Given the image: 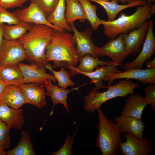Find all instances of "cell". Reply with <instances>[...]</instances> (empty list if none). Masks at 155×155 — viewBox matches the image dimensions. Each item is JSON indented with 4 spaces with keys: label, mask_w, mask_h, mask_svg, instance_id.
I'll use <instances>...</instances> for the list:
<instances>
[{
    "label": "cell",
    "mask_w": 155,
    "mask_h": 155,
    "mask_svg": "<svg viewBox=\"0 0 155 155\" xmlns=\"http://www.w3.org/2000/svg\"><path fill=\"white\" fill-rule=\"evenodd\" d=\"M75 45L72 34L54 30L45 51L46 62L53 61L54 68L65 67L72 72L80 60Z\"/></svg>",
    "instance_id": "1"
},
{
    "label": "cell",
    "mask_w": 155,
    "mask_h": 155,
    "mask_svg": "<svg viewBox=\"0 0 155 155\" xmlns=\"http://www.w3.org/2000/svg\"><path fill=\"white\" fill-rule=\"evenodd\" d=\"M54 30L46 25L32 24L29 30L17 40L24 49L26 60L31 64L45 67L48 63L45 51Z\"/></svg>",
    "instance_id": "2"
},
{
    "label": "cell",
    "mask_w": 155,
    "mask_h": 155,
    "mask_svg": "<svg viewBox=\"0 0 155 155\" xmlns=\"http://www.w3.org/2000/svg\"><path fill=\"white\" fill-rule=\"evenodd\" d=\"M151 5L147 3L138 7L132 14L127 16L122 13L118 18L113 20H100L104 34L109 38L113 39L121 34L127 33L138 28L150 17Z\"/></svg>",
    "instance_id": "3"
},
{
    "label": "cell",
    "mask_w": 155,
    "mask_h": 155,
    "mask_svg": "<svg viewBox=\"0 0 155 155\" xmlns=\"http://www.w3.org/2000/svg\"><path fill=\"white\" fill-rule=\"evenodd\" d=\"M97 110L99 122L96 125L98 133L95 145L102 155H118L123 131L116 123L107 118L100 108Z\"/></svg>",
    "instance_id": "4"
},
{
    "label": "cell",
    "mask_w": 155,
    "mask_h": 155,
    "mask_svg": "<svg viewBox=\"0 0 155 155\" xmlns=\"http://www.w3.org/2000/svg\"><path fill=\"white\" fill-rule=\"evenodd\" d=\"M141 88L139 84L126 79L119 81L113 86H108V90L103 92L92 89L84 98V109L86 111L92 113L108 100L117 97H126L129 94H134L135 88Z\"/></svg>",
    "instance_id": "5"
},
{
    "label": "cell",
    "mask_w": 155,
    "mask_h": 155,
    "mask_svg": "<svg viewBox=\"0 0 155 155\" xmlns=\"http://www.w3.org/2000/svg\"><path fill=\"white\" fill-rule=\"evenodd\" d=\"M26 59L24 49L17 40L3 39L0 46V66L17 65Z\"/></svg>",
    "instance_id": "6"
},
{
    "label": "cell",
    "mask_w": 155,
    "mask_h": 155,
    "mask_svg": "<svg viewBox=\"0 0 155 155\" xmlns=\"http://www.w3.org/2000/svg\"><path fill=\"white\" fill-rule=\"evenodd\" d=\"M124 142L121 143L119 152L122 155H150L151 143L145 138L138 139L128 133L123 132Z\"/></svg>",
    "instance_id": "7"
},
{
    "label": "cell",
    "mask_w": 155,
    "mask_h": 155,
    "mask_svg": "<svg viewBox=\"0 0 155 155\" xmlns=\"http://www.w3.org/2000/svg\"><path fill=\"white\" fill-rule=\"evenodd\" d=\"M69 25L73 32V36L76 45V49L80 60L84 55L88 54L94 57L98 58L99 47L95 45L92 40V29L88 28L84 31L80 32L76 28L74 23Z\"/></svg>",
    "instance_id": "8"
},
{
    "label": "cell",
    "mask_w": 155,
    "mask_h": 155,
    "mask_svg": "<svg viewBox=\"0 0 155 155\" xmlns=\"http://www.w3.org/2000/svg\"><path fill=\"white\" fill-rule=\"evenodd\" d=\"M132 79L137 80L143 85L148 83H155V68L145 69L133 68L124 71L114 73L105 76L103 80L108 81V84L111 85L117 79Z\"/></svg>",
    "instance_id": "9"
},
{
    "label": "cell",
    "mask_w": 155,
    "mask_h": 155,
    "mask_svg": "<svg viewBox=\"0 0 155 155\" xmlns=\"http://www.w3.org/2000/svg\"><path fill=\"white\" fill-rule=\"evenodd\" d=\"M150 21V19H148L139 28L129 33L122 34L125 50L129 55L136 56L140 51L147 33Z\"/></svg>",
    "instance_id": "10"
},
{
    "label": "cell",
    "mask_w": 155,
    "mask_h": 155,
    "mask_svg": "<svg viewBox=\"0 0 155 155\" xmlns=\"http://www.w3.org/2000/svg\"><path fill=\"white\" fill-rule=\"evenodd\" d=\"M153 22L152 20L150 19L147 33L140 54L133 61L123 65L125 70L133 68L142 69L146 61L149 60L153 54L155 50V37Z\"/></svg>",
    "instance_id": "11"
},
{
    "label": "cell",
    "mask_w": 155,
    "mask_h": 155,
    "mask_svg": "<svg viewBox=\"0 0 155 155\" xmlns=\"http://www.w3.org/2000/svg\"><path fill=\"white\" fill-rule=\"evenodd\" d=\"M98 57L106 56L117 66H123L122 62L129 55L126 52L123 42L122 34L116 38L111 39L103 46L99 48Z\"/></svg>",
    "instance_id": "12"
},
{
    "label": "cell",
    "mask_w": 155,
    "mask_h": 155,
    "mask_svg": "<svg viewBox=\"0 0 155 155\" xmlns=\"http://www.w3.org/2000/svg\"><path fill=\"white\" fill-rule=\"evenodd\" d=\"M30 1L28 7L14 11L18 20L20 21L31 24L46 25L52 28L55 30L59 31L49 22L44 13L38 5L33 1Z\"/></svg>",
    "instance_id": "13"
},
{
    "label": "cell",
    "mask_w": 155,
    "mask_h": 155,
    "mask_svg": "<svg viewBox=\"0 0 155 155\" xmlns=\"http://www.w3.org/2000/svg\"><path fill=\"white\" fill-rule=\"evenodd\" d=\"M23 94L26 104L40 108L47 104L44 87L41 83H22L18 86Z\"/></svg>",
    "instance_id": "14"
},
{
    "label": "cell",
    "mask_w": 155,
    "mask_h": 155,
    "mask_svg": "<svg viewBox=\"0 0 155 155\" xmlns=\"http://www.w3.org/2000/svg\"><path fill=\"white\" fill-rule=\"evenodd\" d=\"M18 65L20 69L24 78V83H37L42 84L50 80L54 83L56 80L53 75L46 73V68L34 64L28 65L22 63Z\"/></svg>",
    "instance_id": "15"
},
{
    "label": "cell",
    "mask_w": 155,
    "mask_h": 155,
    "mask_svg": "<svg viewBox=\"0 0 155 155\" xmlns=\"http://www.w3.org/2000/svg\"><path fill=\"white\" fill-rule=\"evenodd\" d=\"M0 120L10 128L20 130L25 122L23 110L12 108L0 101Z\"/></svg>",
    "instance_id": "16"
},
{
    "label": "cell",
    "mask_w": 155,
    "mask_h": 155,
    "mask_svg": "<svg viewBox=\"0 0 155 155\" xmlns=\"http://www.w3.org/2000/svg\"><path fill=\"white\" fill-rule=\"evenodd\" d=\"M114 121L123 132L129 133L138 139L143 138V134L146 127L141 119L121 115L119 117L117 116Z\"/></svg>",
    "instance_id": "17"
},
{
    "label": "cell",
    "mask_w": 155,
    "mask_h": 155,
    "mask_svg": "<svg viewBox=\"0 0 155 155\" xmlns=\"http://www.w3.org/2000/svg\"><path fill=\"white\" fill-rule=\"evenodd\" d=\"M148 104L145 98L138 94H131L126 100L122 107L121 115L133 117L141 119L145 107Z\"/></svg>",
    "instance_id": "18"
},
{
    "label": "cell",
    "mask_w": 155,
    "mask_h": 155,
    "mask_svg": "<svg viewBox=\"0 0 155 155\" xmlns=\"http://www.w3.org/2000/svg\"><path fill=\"white\" fill-rule=\"evenodd\" d=\"M86 84L87 83L83 84L80 86L74 88L70 90L60 88L58 86L54 85L53 84L52 81L50 80H46L42 84L46 89V95L51 98L54 106L59 103L62 104L70 115L67 102L68 94L72 90H78L80 87Z\"/></svg>",
    "instance_id": "19"
},
{
    "label": "cell",
    "mask_w": 155,
    "mask_h": 155,
    "mask_svg": "<svg viewBox=\"0 0 155 155\" xmlns=\"http://www.w3.org/2000/svg\"><path fill=\"white\" fill-rule=\"evenodd\" d=\"M117 65L113 63L105 66L98 67L94 71L89 72H84L80 71H76L75 75L79 74H82L90 78L91 80L90 83H94L95 87L92 89L96 90L102 88H108V86L104 85L102 80L107 75L114 73L120 72L117 68Z\"/></svg>",
    "instance_id": "20"
},
{
    "label": "cell",
    "mask_w": 155,
    "mask_h": 155,
    "mask_svg": "<svg viewBox=\"0 0 155 155\" xmlns=\"http://www.w3.org/2000/svg\"><path fill=\"white\" fill-rule=\"evenodd\" d=\"M0 101L10 107L19 109L26 104L24 96L19 87L16 85L7 86L0 97Z\"/></svg>",
    "instance_id": "21"
},
{
    "label": "cell",
    "mask_w": 155,
    "mask_h": 155,
    "mask_svg": "<svg viewBox=\"0 0 155 155\" xmlns=\"http://www.w3.org/2000/svg\"><path fill=\"white\" fill-rule=\"evenodd\" d=\"M95 2L102 6L105 10L108 21L115 19L118 13L121 11L129 8L142 5L147 2L144 0H138L132 3L124 5H119L117 3V0H89Z\"/></svg>",
    "instance_id": "22"
},
{
    "label": "cell",
    "mask_w": 155,
    "mask_h": 155,
    "mask_svg": "<svg viewBox=\"0 0 155 155\" xmlns=\"http://www.w3.org/2000/svg\"><path fill=\"white\" fill-rule=\"evenodd\" d=\"M65 0H59L52 13L47 17L49 22L59 31H71L72 29L67 22L65 18Z\"/></svg>",
    "instance_id": "23"
},
{
    "label": "cell",
    "mask_w": 155,
    "mask_h": 155,
    "mask_svg": "<svg viewBox=\"0 0 155 155\" xmlns=\"http://www.w3.org/2000/svg\"><path fill=\"white\" fill-rule=\"evenodd\" d=\"M80 63L78 66L74 68L73 71L68 73L70 77H73L75 75L76 71L89 73L94 71L99 66H105L111 64L112 61H104L99 60L90 54H86L80 60Z\"/></svg>",
    "instance_id": "24"
},
{
    "label": "cell",
    "mask_w": 155,
    "mask_h": 155,
    "mask_svg": "<svg viewBox=\"0 0 155 155\" xmlns=\"http://www.w3.org/2000/svg\"><path fill=\"white\" fill-rule=\"evenodd\" d=\"M0 79L7 86H18L24 83L22 73L18 65L0 66Z\"/></svg>",
    "instance_id": "25"
},
{
    "label": "cell",
    "mask_w": 155,
    "mask_h": 155,
    "mask_svg": "<svg viewBox=\"0 0 155 155\" xmlns=\"http://www.w3.org/2000/svg\"><path fill=\"white\" fill-rule=\"evenodd\" d=\"M31 24L23 21L14 25H7L3 24V39L8 40H18L29 30Z\"/></svg>",
    "instance_id": "26"
},
{
    "label": "cell",
    "mask_w": 155,
    "mask_h": 155,
    "mask_svg": "<svg viewBox=\"0 0 155 155\" xmlns=\"http://www.w3.org/2000/svg\"><path fill=\"white\" fill-rule=\"evenodd\" d=\"M65 18L69 24L79 20L84 23L86 18L84 9L78 0H65Z\"/></svg>",
    "instance_id": "27"
},
{
    "label": "cell",
    "mask_w": 155,
    "mask_h": 155,
    "mask_svg": "<svg viewBox=\"0 0 155 155\" xmlns=\"http://www.w3.org/2000/svg\"><path fill=\"white\" fill-rule=\"evenodd\" d=\"M20 141L14 148L6 152V155H35L28 131L22 130Z\"/></svg>",
    "instance_id": "28"
},
{
    "label": "cell",
    "mask_w": 155,
    "mask_h": 155,
    "mask_svg": "<svg viewBox=\"0 0 155 155\" xmlns=\"http://www.w3.org/2000/svg\"><path fill=\"white\" fill-rule=\"evenodd\" d=\"M85 12L86 19L90 22L93 31L98 29L101 25L100 19L96 14L97 6L92 4L89 0H78Z\"/></svg>",
    "instance_id": "29"
},
{
    "label": "cell",
    "mask_w": 155,
    "mask_h": 155,
    "mask_svg": "<svg viewBox=\"0 0 155 155\" xmlns=\"http://www.w3.org/2000/svg\"><path fill=\"white\" fill-rule=\"evenodd\" d=\"M45 68L51 71L57 80L58 84V86L65 89L68 86L75 85V83L70 79L68 73L64 68L61 67V69L59 71H56L53 69V67L50 63H47Z\"/></svg>",
    "instance_id": "30"
},
{
    "label": "cell",
    "mask_w": 155,
    "mask_h": 155,
    "mask_svg": "<svg viewBox=\"0 0 155 155\" xmlns=\"http://www.w3.org/2000/svg\"><path fill=\"white\" fill-rule=\"evenodd\" d=\"M10 127L0 120V148L5 150L9 148L11 144Z\"/></svg>",
    "instance_id": "31"
},
{
    "label": "cell",
    "mask_w": 155,
    "mask_h": 155,
    "mask_svg": "<svg viewBox=\"0 0 155 155\" xmlns=\"http://www.w3.org/2000/svg\"><path fill=\"white\" fill-rule=\"evenodd\" d=\"M77 129L76 128L72 137H70L69 133L68 134L64 144L60 149L55 152H48L53 155H73L71 149Z\"/></svg>",
    "instance_id": "32"
},
{
    "label": "cell",
    "mask_w": 155,
    "mask_h": 155,
    "mask_svg": "<svg viewBox=\"0 0 155 155\" xmlns=\"http://www.w3.org/2000/svg\"><path fill=\"white\" fill-rule=\"evenodd\" d=\"M20 21L14 12H9L7 9L0 7V24L6 23L9 25H14Z\"/></svg>",
    "instance_id": "33"
},
{
    "label": "cell",
    "mask_w": 155,
    "mask_h": 155,
    "mask_svg": "<svg viewBox=\"0 0 155 155\" xmlns=\"http://www.w3.org/2000/svg\"><path fill=\"white\" fill-rule=\"evenodd\" d=\"M36 3L43 11L46 17L53 12L59 0H30Z\"/></svg>",
    "instance_id": "34"
},
{
    "label": "cell",
    "mask_w": 155,
    "mask_h": 155,
    "mask_svg": "<svg viewBox=\"0 0 155 155\" xmlns=\"http://www.w3.org/2000/svg\"><path fill=\"white\" fill-rule=\"evenodd\" d=\"M146 93L145 98L148 104L150 105L154 111L155 110V84L150 83L144 88Z\"/></svg>",
    "instance_id": "35"
},
{
    "label": "cell",
    "mask_w": 155,
    "mask_h": 155,
    "mask_svg": "<svg viewBox=\"0 0 155 155\" xmlns=\"http://www.w3.org/2000/svg\"><path fill=\"white\" fill-rule=\"evenodd\" d=\"M29 0H0V7L7 9L20 7Z\"/></svg>",
    "instance_id": "36"
},
{
    "label": "cell",
    "mask_w": 155,
    "mask_h": 155,
    "mask_svg": "<svg viewBox=\"0 0 155 155\" xmlns=\"http://www.w3.org/2000/svg\"><path fill=\"white\" fill-rule=\"evenodd\" d=\"M146 64L147 69H151L155 68V59L150 61H148L146 62Z\"/></svg>",
    "instance_id": "37"
},
{
    "label": "cell",
    "mask_w": 155,
    "mask_h": 155,
    "mask_svg": "<svg viewBox=\"0 0 155 155\" xmlns=\"http://www.w3.org/2000/svg\"><path fill=\"white\" fill-rule=\"evenodd\" d=\"M7 86V84L0 79V97Z\"/></svg>",
    "instance_id": "38"
},
{
    "label": "cell",
    "mask_w": 155,
    "mask_h": 155,
    "mask_svg": "<svg viewBox=\"0 0 155 155\" xmlns=\"http://www.w3.org/2000/svg\"><path fill=\"white\" fill-rule=\"evenodd\" d=\"M2 24H0V46L3 40L2 31Z\"/></svg>",
    "instance_id": "39"
},
{
    "label": "cell",
    "mask_w": 155,
    "mask_h": 155,
    "mask_svg": "<svg viewBox=\"0 0 155 155\" xmlns=\"http://www.w3.org/2000/svg\"><path fill=\"white\" fill-rule=\"evenodd\" d=\"M155 12V4L154 3L152 5H151L150 13V16L154 15Z\"/></svg>",
    "instance_id": "40"
},
{
    "label": "cell",
    "mask_w": 155,
    "mask_h": 155,
    "mask_svg": "<svg viewBox=\"0 0 155 155\" xmlns=\"http://www.w3.org/2000/svg\"><path fill=\"white\" fill-rule=\"evenodd\" d=\"M0 155H6V152L5 150L0 148Z\"/></svg>",
    "instance_id": "41"
},
{
    "label": "cell",
    "mask_w": 155,
    "mask_h": 155,
    "mask_svg": "<svg viewBox=\"0 0 155 155\" xmlns=\"http://www.w3.org/2000/svg\"><path fill=\"white\" fill-rule=\"evenodd\" d=\"M126 4H129L133 2L138 0H125ZM145 1V0H143Z\"/></svg>",
    "instance_id": "42"
},
{
    "label": "cell",
    "mask_w": 155,
    "mask_h": 155,
    "mask_svg": "<svg viewBox=\"0 0 155 155\" xmlns=\"http://www.w3.org/2000/svg\"><path fill=\"white\" fill-rule=\"evenodd\" d=\"M145 1L148 3L154 2L155 0H145Z\"/></svg>",
    "instance_id": "43"
},
{
    "label": "cell",
    "mask_w": 155,
    "mask_h": 155,
    "mask_svg": "<svg viewBox=\"0 0 155 155\" xmlns=\"http://www.w3.org/2000/svg\"><path fill=\"white\" fill-rule=\"evenodd\" d=\"M117 0L120 1L121 3H122L124 4H126L125 0Z\"/></svg>",
    "instance_id": "44"
}]
</instances>
